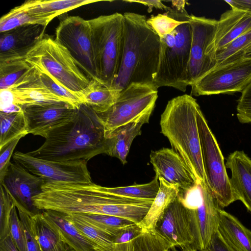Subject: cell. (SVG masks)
<instances>
[{
    "label": "cell",
    "mask_w": 251,
    "mask_h": 251,
    "mask_svg": "<svg viewBox=\"0 0 251 251\" xmlns=\"http://www.w3.org/2000/svg\"><path fill=\"white\" fill-rule=\"evenodd\" d=\"M45 28L39 24L27 25L0 33V60L25 57L44 37Z\"/></svg>",
    "instance_id": "obj_19"
},
{
    "label": "cell",
    "mask_w": 251,
    "mask_h": 251,
    "mask_svg": "<svg viewBox=\"0 0 251 251\" xmlns=\"http://www.w3.org/2000/svg\"><path fill=\"white\" fill-rule=\"evenodd\" d=\"M34 80L52 94L65 100L74 108H78L82 104L80 98L78 96L70 92L54 81L47 75L36 69Z\"/></svg>",
    "instance_id": "obj_36"
},
{
    "label": "cell",
    "mask_w": 251,
    "mask_h": 251,
    "mask_svg": "<svg viewBox=\"0 0 251 251\" xmlns=\"http://www.w3.org/2000/svg\"><path fill=\"white\" fill-rule=\"evenodd\" d=\"M15 204L25 231L26 251H42L31 227V217L33 213L17 203L15 202Z\"/></svg>",
    "instance_id": "obj_39"
},
{
    "label": "cell",
    "mask_w": 251,
    "mask_h": 251,
    "mask_svg": "<svg viewBox=\"0 0 251 251\" xmlns=\"http://www.w3.org/2000/svg\"><path fill=\"white\" fill-rule=\"evenodd\" d=\"M35 68L24 57L0 60V90L17 88L28 81Z\"/></svg>",
    "instance_id": "obj_27"
},
{
    "label": "cell",
    "mask_w": 251,
    "mask_h": 251,
    "mask_svg": "<svg viewBox=\"0 0 251 251\" xmlns=\"http://www.w3.org/2000/svg\"><path fill=\"white\" fill-rule=\"evenodd\" d=\"M125 2H138L140 4H143L145 6H148L149 8L148 10L149 12L151 11L153 7L156 9L164 10L166 12L170 10L171 7H168L163 4L161 0H125Z\"/></svg>",
    "instance_id": "obj_45"
},
{
    "label": "cell",
    "mask_w": 251,
    "mask_h": 251,
    "mask_svg": "<svg viewBox=\"0 0 251 251\" xmlns=\"http://www.w3.org/2000/svg\"><path fill=\"white\" fill-rule=\"evenodd\" d=\"M25 135H22L14 139L0 149V182L6 175L13 152L20 140Z\"/></svg>",
    "instance_id": "obj_42"
},
{
    "label": "cell",
    "mask_w": 251,
    "mask_h": 251,
    "mask_svg": "<svg viewBox=\"0 0 251 251\" xmlns=\"http://www.w3.org/2000/svg\"><path fill=\"white\" fill-rule=\"evenodd\" d=\"M187 208L194 242L191 248L206 250L218 228L221 208L209 190L200 186L182 199Z\"/></svg>",
    "instance_id": "obj_12"
},
{
    "label": "cell",
    "mask_w": 251,
    "mask_h": 251,
    "mask_svg": "<svg viewBox=\"0 0 251 251\" xmlns=\"http://www.w3.org/2000/svg\"><path fill=\"white\" fill-rule=\"evenodd\" d=\"M15 206L13 198L5 186L0 184V241L10 235L9 220L12 210Z\"/></svg>",
    "instance_id": "obj_37"
},
{
    "label": "cell",
    "mask_w": 251,
    "mask_h": 251,
    "mask_svg": "<svg viewBox=\"0 0 251 251\" xmlns=\"http://www.w3.org/2000/svg\"><path fill=\"white\" fill-rule=\"evenodd\" d=\"M143 231L138 224H134L122 229L114 239V244L125 243L136 237Z\"/></svg>",
    "instance_id": "obj_43"
},
{
    "label": "cell",
    "mask_w": 251,
    "mask_h": 251,
    "mask_svg": "<svg viewBox=\"0 0 251 251\" xmlns=\"http://www.w3.org/2000/svg\"><path fill=\"white\" fill-rule=\"evenodd\" d=\"M192 43L190 59L183 79L186 89L217 65L215 36L218 21L191 15Z\"/></svg>",
    "instance_id": "obj_10"
},
{
    "label": "cell",
    "mask_w": 251,
    "mask_h": 251,
    "mask_svg": "<svg viewBox=\"0 0 251 251\" xmlns=\"http://www.w3.org/2000/svg\"><path fill=\"white\" fill-rule=\"evenodd\" d=\"M0 149L19 136L28 134L23 110L12 112L0 111Z\"/></svg>",
    "instance_id": "obj_31"
},
{
    "label": "cell",
    "mask_w": 251,
    "mask_h": 251,
    "mask_svg": "<svg viewBox=\"0 0 251 251\" xmlns=\"http://www.w3.org/2000/svg\"><path fill=\"white\" fill-rule=\"evenodd\" d=\"M51 251H73L63 241H61Z\"/></svg>",
    "instance_id": "obj_49"
},
{
    "label": "cell",
    "mask_w": 251,
    "mask_h": 251,
    "mask_svg": "<svg viewBox=\"0 0 251 251\" xmlns=\"http://www.w3.org/2000/svg\"><path fill=\"white\" fill-rule=\"evenodd\" d=\"M25 58L36 70L79 97L92 82L68 50L50 37L44 36Z\"/></svg>",
    "instance_id": "obj_5"
},
{
    "label": "cell",
    "mask_w": 251,
    "mask_h": 251,
    "mask_svg": "<svg viewBox=\"0 0 251 251\" xmlns=\"http://www.w3.org/2000/svg\"><path fill=\"white\" fill-rule=\"evenodd\" d=\"M0 251H19L9 235L0 241Z\"/></svg>",
    "instance_id": "obj_47"
},
{
    "label": "cell",
    "mask_w": 251,
    "mask_h": 251,
    "mask_svg": "<svg viewBox=\"0 0 251 251\" xmlns=\"http://www.w3.org/2000/svg\"><path fill=\"white\" fill-rule=\"evenodd\" d=\"M172 247L156 230H143L130 241L114 244L113 251H168Z\"/></svg>",
    "instance_id": "obj_29"
},
{
    "label": "cell",
    "mask_w": 251,
    "mask_h": 251,
    "mask_svg": "<svg viewBox=\"0 0 251 251\" xmlns=\"http://www.w3.org/2000/svg\"><path fill=\"white\" fill-rule=\"evenodd\" d=\"M97 1L95 0H30L17 7L33 16L51 21L70 10Z\"/></svg>",
    "instance_id": "obj_26"
},
{
    "label": "cell",
    "mask_w": 251,
    "mask_h": 251,
    "mask_svg": "<svg viewBox=\"0 0 251 251\" xmlns=\"http://www.w3.org/2000/svg\"><path fill=\"white\" fill-rule=\"evenodd\" d=\"M251 81V59L241 58L216 67L191 85L195 96L242 92Z\"/></svg>",
    "instance_id": "obj_13"
},
{
    "label": "cell",
    "mask_w": 251,
    "mask_h": 251,
    "mask_svg": "<svg viewBox=\"0 0 251 251\" xmlns=\"http://www.w3.org/2000/svg\"><path fill=\"white\" fill-rule=\"evenodd\" d=\"M251 30V13L231 8L218 20L215 36L216 50Z\"/></svg>",
    "instance_id": "obj_21"
},
{
    "label": "cell",
    "mask_w": 251,
    "mask_h": 251,
    "mask_svg": "<svg viewBox=\"0 0 251 251\" xmlns=\"http://www.w3.org/2000/svg\"><path fill=\"white\" fill-rule=\"evenodd\" d=\"M207 250L208 251H235L225 241L218 228L215 231Z\"/></svg>",
    "instance_id": "obj_44"
},
{
    "label": "cell",
    "mask_w": 251,
    "mask_h": 251,
    "mask_svg": "<svg viewBox=\"0 0 251 251\" xmlns=\"http://www.w3.org/2000/svg\"><path fill=\"white\" fill-rule=\"evenodd\" d=\"M31 227L42 251H51L63 241L59 231L45 218L42 211L32 214Z\"/></svg>",
    "instance_id": "obj_30"
},
{
    "label": "cell",
    "mask_w": 251,
    "mask_h": 251,
    "mask_svg": "<svg viewBox=\"0 0 251 251\" xmlns=\"http://www.w3.org/2000/svg\"><path fill=\"white\" fill-rule=\"evenodd\" d=\"M251 44V30L216 50L217 66L233 55L240 54ZM216 66V67H217Z\"/></svg>",
    "instance_id": "obj_38"
},
{
    "label": "cell",
    "mask_w": 251,
    "mask_h": 251,
    "mask_svg": "<svg viewBox=\"0 0 251 251\" xmlns=\"http://www.w3.org/2000/svg\"><path fill=\"white\" fill-rule=\"evenodd\" d=\"M39 210L66 214L78 213L112 215L140 223L150 209L151 200L119 196L104 191L93 182H45L42 192L32 198Z\"/></svg>",
    "instance_id": "obj_1"
},
{
    "label": "cell",
    "mask_w": 251,
    "mask_h": 251,
    "mask_svg": "<svg viewBox=\"0 0 251 251\" xmlns=\"http://www.w3.org/2000/svg\"><path fill=\"white\" fill-rule=\"evenodd\" d=\"M150 116L144 117L137 121L120 126L106 137V154L118 158L124 165L134 139L141 133L142 126L149 123Z\"/></svg>",
    "instance_id": "obj_22"
},
{
    "label": "cell",
    "mask_w": 251,
    "mask_h": 251,
    "mask_svg": "<svg viewBox=\"0 0 251 251\" xmlns=\"http://www.w3.org/2000/svg\"><path fill=\"white\" fill-rule=\"evenodd\" d=\"M28 134L45 139L54 130L72 121L78 108L67 104L28 105L22 107Z\"/></svg>",
    "instance_id": "obj_15"
},
{
    "label": "cell",
    "mask_w": 251,
    "mask_h": 251,
    "mask_svg": "<svg viewBox=\"0 0 251 251\" xmlns=\"http://www.w3.org/2000/svg\"><path fill=\"white\" fill-rule=\"evenodd\" d=\"M160 186L148 213L138 224L145 231H155L157 224L165 211L179 195V189L176 185L169 183L159 178Z\"/></svg>",
    "instance_id": "obj_25"
},
{
    "label": "cell",
    "mask_w": 251,
    "mask_h": 251,
    "mask_svg": "<svg viewBox=\"0 0 251 251\" xmlns=\"http://www.w3.org/2000/svg\"><path fill=\"white\" fill-rule=\"evenodd\" d=\"M13 161L45 182H92L85 160L57 162L34 157L20 151L13 154Z\"/></svg>",
    "instance_id": "obj_14"
},
{
    "label": "cell",
    "mask_w": 251,
    "mask_h": 251,
    "mask_svg": "<svg viewBox=\"0 0 251 251\" xmlns=\"http://www.w3.org/2000/svg\"><path fill=\"white\" fill-rule=\"evenodd\" d=\"M64 214L82 233L98 247L99 251H113L114 236L92 226L75 214Z\"/></svg>",
    "instance_id": "obj_32"
},
{
    "label": "cell",
    "mask_w": 251,
    "mask_h": 251,
    "mask_svg": "<svg viewBox=\"0 0 251 251\" xmlns=\"http://www.w3.org/2000/svg\"><path fill=\"white\" fill-rule=\"evenodd\" d=\"M159 186V178L155 176L154 179L148 183L119 187L102 186V188L107 192L119 196L137 199L154 200Z\"/></svg>",
    "instance_id": "obj_34"
},
{
    "label": "cell",
    "mask_w": 251,
    "mask_h": 251,
    "mask_svg": "<svg viewBox=\"0 0 251 251\" xmlns=\"http://www.w3.org/2000/svg\"><path fill=\"white\" fill-rule=\"evenodd\" d=\"M226 167L231 173L230 181L236 200L251 213V158L243 151H235L229 154Z\"/></svg>",
    "instance_id": "obj_20"
},
{
    "label": "cell",
    "mask_w": 251,
    "mask_h": 251,
    "mask_svg": "<svg viewBox=\"0 0 251 251\" xmlns=\"http://www.w3.org/2000/svg\"><path fill=\"white\" fill-rule=\"evenodd\" d=\"M158 88L155 84H131L119 93L110 108L97 113L106 137L120 126L151 116L158 98Z\"/></svg>",
    "instance_id": "obj_8"
},
{
    "label": "cell",
    "mask_w": 251,
    "mask_h": 251,
    "mask_svg": "<svg viewBox=\"0 0 251 251\" xmlns=\"http://www.w3.org/2000/svg\"><path fill=\"white\" fill-rule=\"evenodd\" d=\"M218 229L235 251H251V231L232 215L220 208Z\"/></svg>",
    "instance_id": "obj_24"
},
{
    "label": "cell",
    "mask_w": 251,
    "mask_h": 251,
    "mask_svg": "<svg viewBox=\"0 0 251 251\" xmlns=\"http://www.w3.org/2000/svg\"><path fill=\"white\" fill-rule=\"evenodd\" d=\"M241 58L251 59V44L240 54L233 55L228 59L234 60Z\"/></svg>",
    "instance_id": "obj_48"
},
{
    "label": "cell",
    "mask_w": 251,
    "mask_h": 251,
    "mask_svg": "<svg viewBox=\"0 0 251 251\" xmlns=\"http://www.w3.org/2000/svg\"><path fill=\"white\" fill-rule=\"evenodd\" d=\"M100 83L111 88L121 65L124 16L116 12L88 20Z\"/></svg>",
    "instance_id": "obj_6"
},
{
    "label": "cell",
    "mask_w": 251,
    "mask_h": 251,
    "mask_svg": "<svg viewBox=\"0 0 251 251\" xmlns=\"http://www.w3.org/2000/svg\"><path fill=\"white\" fill-rule=\"evenodd\" d=\"M45 181L20 164L11 162L2 181L11 194L14 201L30 212L36 214L41 211L34 205L32 198L42 192Z\"/></svg>",
    "instance_id": "obj_18"
},
{
    "label": "cell",
    "mask_w": 251,
    "mask_h": 251,
    "mask_svg": "<svg viewBox=\"0 0 251 251\" xmlns=\"http://www.w3.org/2000/svg\"><path fill=\"white\" fill-rule=\"evenodd\" d=\"M122 56L111 88L118 93L132 83L154 84L160 53L159 36L145 15L125 12Z\"/></svg>",
    "instance_id": "obj_3"
},
{
    "label": "cell",
    "mask_w": 251,
    "mask_h": 251,
    "mask_svg": "<svg viewBox=\"0 0 251 251\" xmlns=\"http://www.w3.org/2000/svg\"><path fill=\"white\" fill-rule=\"evenodd\" d=\"M204 170L211 194L222 208L237 201L217 141L201 109L197 113Z\"/></svg>",
    "instance_id": "obj_9"
},
{
    "label": "cell",
    "mask_w": 251,
    "mask_h": 251,
    "mask_svg": "<svg viewBox=\"0 0 251 251\" xmlns=\"http://www.w3.org/2000/svg\"><path fill=\"white\" fill-rule=\"evenodd\" d=\"M241 93L237 101V117L241 123H251V81Z\"/></svg>",
    "instance_id": "obj_41"
},
{
    "label": "cell",
    "mask_w": 251,
    "mask_h": 251,
    "mask_svg": "<svg viewBox=\"0 0 251 251\" xmlns=\"http://www.w3.org/2000/svg\"><path fill=\"white\" fill-rule=\"evenodd\" d=\"M168 251H179L176 247H172Z\"/></svg>",
    "instance_id": "obj_51"
},
{
    "label": "cell",
    "mask_w": 251,
    "mask_h": 251,
    "mask_svg": "<svg viewBox=\"0 0 251 251\" xmlns=\"http://www.w3.org/2000/svg\"><path fill=\"white\" fill-rule=\"evenodd\" d=\"M182 251H208V250L207 249L205 250H203V251H198V250L194 249L191 247H189V248L184 249Z\"/></svg>",
    "instance_id": "obj_50"
},
{
    "label": "cell",
    "mask_w": 251,
    "mask_h": 251,
    "mask_svg": "<svg viewBox=\"0 0 251 251\" xmlns=\"http://www.w3.org/2000/svg\"><path fill=\"white\" fill-rule=\"evenodd\" d=\"M155 230L172 246L182 250L194 242L187 208L178 196L165 211Z\"/></svg>",
    "instance_id": "obj_17"
},
{
    "label": "cell",
    "mask_w": 251,
    "mask_h": 251,
    "mask_svg": "<svg viewBox=\"0 0 251 251\" xmlns=\"http://www.w3.org/2000/svg\"><path fill=\"white\" fill-rule=\"evenodd\" d=\"M50 21L47 18L30 15L16 7L0 18V33L27 25L39 24L46 27Z\"/></svg>",
    "instance_id": "obj_35"
},
{
    "label": "cell",
    "mask_w": 251,
    "mask_h": 251,
    "mask_svg": "<svg viewBox=\"0 0 251 251\" xmlns=\"http://www.w3.org/2000/svg\"><path fill=\"white\" fill-rule=\"evenodd\" d=\"M106 138L97 113L82 104L67 124L51 132L37 149L27 152L34 157L57 162L85 160L106 152Z\"/></svg>",
    "instance_id": "obj_2"
},
{
    "label": "cell",
    "mask_w": 251,
    "mask_h": 251,
    "mask_svg": "<svg viewBox=\"0 0 251 251\" xmlns=\"http://www.w3.org/2000/svg\"><path fill=\"white\" fill-rule=\"evenodd\" d=\"M150 161L155 176L176 185L179 189V194H184L180 196H185L199 186L181 158L172 149L163 148L151 151Z\"/></svg>",
    "instance_id": "obj_16"
},
{
    "label": "cell",
    "mask_w": 251,
    "mask_h": 251,
    "mask_svg": "<svg viewBox=\"0 0 251 251\" xmlns=\"http://www.w3.org/2000/svg\"><path fill=\"white\" fill-rule=\"evenodd\" d=\"M16 208L14 207L10 217V236L19 251H26L25 233Z\"/></svg>",
    "instance_id": "obj_40"
},
{
    "label": "cell",
    "mask_w": 251,
    "mask_h": 251,
    "mask_svg": "<svg viewBox=\"0 0 251 251\" xmlns=\"http://www.w3.org/2000/svg\"><path fill=\"white\" fill-rule=\"evenodd\" d=\"M196 99L185 94L169 100L161 115V133L180 156L197 183L209 189L202 158ZM210 191V190H209Z\"/></svg>",
    "instance_id": "obj_4"
},
{
    "label": "cell",
    "mask_w": 251,
    "mask_h": 251,
    "mask_svg": "<svg viewBox=\"0 0 251 251\" xmlns=\"http://www.w3.org/2000/svg\"><path fill=\"white\" fill-rule=\"evenodd\" d=\"M191 16V15H190ZM189 20L171 33L160 38V53L154 83L158 87H171L185 92L183 79L190 59L192 27Z\"/></svg>",
    "instance_id": "obj_7"
},
{
    "label": "cell",
    "mask_w": 251,
    "mask_h": 251,
    "mask_svg": "<svg viewBox=\"0 0 251 251\" xmlns=\"http://www.w3.org/2000/svg\"><path fill=\"white\" fill-rule=\"evenodd\" d=\"M231 8L251 13V0H225Z\"/></svg>",
    "instance_id": "obj_46"
},
{
    "label": "cell",
    "mask_w": 251,
    "mask_h": 251,
    "mask_svg": "<svg viewBox=\"0 0 251 251\" xmlns=\"http://www.w3.org/2000/svg\"><path fill=\"white\" fill-rule=\"evenodd\" d=\"M45 218L57 229L65 242L73 251H97L98 247L82 233L63 213L42 210Z\"/></svg>",
    "instance_id": "obj_23"
},
{
    "label": "cell",
    "mask_w": 251,
    "mask_h": 251,
    "mask_svg": "<svg viewBox=\"0 0 251 251\" xmlns=\"http://www.w3.org/2000/svg\"><path fill=\"white\" fill-rule=\"evenodd\" d=\"M55 40L68 50L90 80L100 83L88 20L75 16L66 18L56 29Z\"/></svg>",
    "instance_id": "obj_11"
},
{
    "label": "cell",
    "mask_w": 251,
    "mask_h": 251,
    "mask_svg": "<svg viewBox=\"0 0 251 251\" xmlns=\"http://www.w3.org/2000/svg\"><path fill=\"white\" fill-rule=\"evenodd\" d=\"M119 93L95 81L80 95L82 104L91 107L96 113H102L116 101Z\"/></svg>",
    "instance_id": "obj_28"
},
{
    "label": "cell",
    "mask_w": 251,
    "mask_h": 251,
    "mask_svg": "<svg viewBox=\"0 0 251 251\" xmlns=\"http://www.w3.org/2000/svg\"><path fill=\"white\" fill-rule=\"evenodd\" d=\"M92 226L115 237L124 228L135 224L117 216L100 214H73Z\"/></svg>",
    "instance_id": "obj_33"
}]
</instances>
